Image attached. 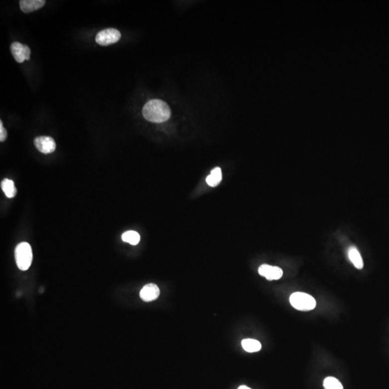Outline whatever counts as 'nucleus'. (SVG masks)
Returning a JSON list of instances; mask_svg holds the SVG:
<instances>
[{
  "instance_id": "obj_1",
  "label": "nucleus",
  "mask_w": 389,
  "mask_h": 389,
  "mask_svg": "<svg viewBox=\"0 0 389 389\" xmlns=\"http://www.w3.org/2000/svg\"><path fill=\"white\" fill-rule=\"evenodd\" d=\"M146 120L153 123H163L170 118L171 111L169 106L161 100H151L146 103L142 110Z\"/></svg>"
},
{
  "instance_id": "obj_2",
  "label": "nucleus",
  "mask_w": 389,
  "mask_h": 389,
  "mask_svg": "<svg viewBox=\"0 0 389 389\" xmlns=\"http://www.w3.org/2000/svg\"><path fill=\"white\" fill-rule=\"evenodd\" d=\"M16 264L20 270L25 271L30 268L33 262V251L31 246L27 242H21L14 250Z\"/></svg>"
},
{
  "instance_id": "obj_3",
  "label": "nucleus",
  "mask_w": 389,
  "mask_h": 389,
  "mask_svg": "<svg viewBox=\"0 0 389 389\" xmlns=\"http://www.w3.org/2000/svg\"><path fill=\"white\" fill-rule=\"evenodd\" d=\"M290 303L295 309L302 311H311L316 306L314 297L302 292H295L290 295Z\"/></svg>"
},
{
  "instance_id": "obj_4",
  "label": "nucleus",
  "mask_w": 389,
  "mask_h": 389,
  "mask_svg": "<svg viewBox=\"0 0 389 389\" xmlns=\"http://www.w3.org/2000/svg\"><path fill=\"white\" fill-rule=\"evenodd\" d=\"M121 37L120 31L117 29L107 28L97 34L95 40L101 46H108L117 43L121 39Z\"/></svg>"
},
{
  "instance_id": "obj_5",
  "label": "nucleus",
  "mask_w": 389,
  "mask_h": 389,
  "mask_svg": "<svg viewBox=\"0 0 389 389\" xmlns=\"http://www.w3.org/2000/svg\"><path fill=\"white\" fill-rule=\"evenodd\" d=\"M35 147L43 154H51L56 150V144L54 138L50 136H38L34 139Z\"/></svg>"
},
{
  "instance_id": "obj_6",
  "label": "nucleus",
  "mask_w": 389,
  "mask_h": 389,
  "mask_svg": "<svg viewBox=\"0 0 389 389\" xmlns=\"http://www.w3.org/2000/svg\"><path fill=\"white\" fill-rule=\"evenodd\" d=\"M10 50L17 62L22 63L30 59V49L26 45L22 44L19 42H14L11 44Z\"/></svg>"
},
{
  "instance_id": "obj_7",
  "label": "nucleus",
  "mask_w": 389,
  "mask_h": 389,
  "mask_svg": "<svg viewBox=\"0 0 389 389\" xmlns=\"http://www.w3.org/2000/svg\"><path fill=\"white\" fill-rule=\"evenodd\" d=\"M258 272L259 275L269 280H279L283 275L281 268L269 264H262L258 269Z\"/></svg>"
},
{
  "instance_id": "obj_8",
  "label": "nucleus",
  "mask_w": 389,
  "mask_h": 389,
  "mask_svg": "<svg viewBox=\"0 0 389 389\" xmlns=\"http://www.w3.org/2000/svg\"><path fill=\"white\" fill-rule=\"evenodd\" d=\"M160 290L157 285L154 283H149L143 286L140 292V297L143 301L151 302L159 298Z\"/></svg>"
},
{
  "instance_id": "obj_9",
  "label": "nucleus",
  "mask_w": 389,
  "mask_h": 389,
  "mask_svg": "<svg viewBox=\"0 0 389 389\" xmlns=\"http://www.w3.org/2000/svg\"><path fill=\"white\" fill-rule=\"evenodd\" d=\"M45 0H21L20 7L21 10L25 13L38 10L45 5Z\"/></svg>"
},
{
  "instance_id": "obj_10",
  "label": "nucleus",
  "mask_w": 389,
  "mask_h": 389,
  "mask_svg": "<svg viewBox=\"0 0 389 389\" xmlns=\"http://www.w3.org/2000/svg\"><path fill=\"white\" fill-rule=\"evenodd\" d=\"M348 257H349L350 261L353 262L356 268L359 269L363 268L364 263H363L362 257H361L359 252L356 248L352 247V248L349 249Z\"/></svg>"
},
{
  "instance_id": "obj_11",
  "label": "nucleus",
  "mask_w": 389,
  "mask_h": 389,
  "mask_svg": "<svg viewBox=\"0 0 389 389\" xmlns=\"http://www.w3.org/2000/svg\"><path fill=\"white\" fill-rule=\"evenodd\" d=\"M242 348L248 353H256L262 348L260 342L254 339H245L242 342Z\"/></svg>"
},
{
  "instance_id": "obj_12",
  "label": "nucleus",
  "mask_w": 389,
  "mask_h": 389,
  "mask_svg": "<svg viewBox=\"0 0 389 389\" xmlns=\"http://www.w3.org/2000/svg\"><path fill=\"white\" fill-rule=\"evenodd\" d=\"M1 188L7 198H14L17 194V189L14 186V182L9 179L6 178L2 180Z\"/></svg>"
},
{
  "instance_id": "obj_13",
  "label": "nucleus",
  "mask_w": 389,
  "mask_h": 389,
  "mask_svg": "<svg viewBox=\"0 0 389 389\" xmlns=\"http://www.w3.org/2000/svg\"><path fill=\"white\" fill-rule=\"evenodd\" d=\"M222 180V169L221 168L216 167L211 171V175L208 176L206 182L209 186L216 187L220 183Z\"/></svg>"
},
{
  "instance_id": "obj_14",
  "label": "nucleus",
  "mask_w": 389,
  "mask_h": 389,
  "mask_svg": "<svg viewBox=\"0 0 389 389\" xmlns=\"http://www.w3.org/2000/svg\"><path fill=\"white\" fill-rule=\"evenodd\" d=\"M141 237L138 233L135 231H128L125 233L123 234L122 240L124 242H127L131 245H136L139 243Z\"/></svg>"
},
{
  "instance_id": "obj_15",
  "label": "nucleus",
  "mask_w": 389,
  "mask_h": 389,
  "mask_svg": "<svg viewBox=\"0 0 389 389\" xmlns=\"http://www.w3.org/2000/svg\"><path fill=\"white\" fill-rule=\"evenodd\" d=\"M324 389H344L342 383L335 377L326 378L323 382Z\"/></svg>"
},
{
  "instance_id": "obj_16",
  "label": "nucleus",
  "mask_w": 389,
  "mask_h": 389,
  "mask_svg": "<svg viewBox=\"0 0 389 389\" xmlns=\"http://www.w3.org/2000/svg\"><path fill=\"white\" fill-rule=\"evenodd\" d=\"M7 136V130L3 127L2 121H0V141L3 142L5 141Z\"/></svg>"
},
{
  "instance_id": "obj_17",
  "label": "nucleus",
  "mask_w": 389,
  "mask_h": 389,
  "mask_svg": "<svg viewBox=\"0 0 389 389\" xmlns=\"http://www.w3.org/2000/svg\"><path fill=\"white\" fill-rule=\"evenodd\" d=\"M238 389H252L249 388V387H247V386H241V387H239Z\"/></svg>"
}]
</instances>
